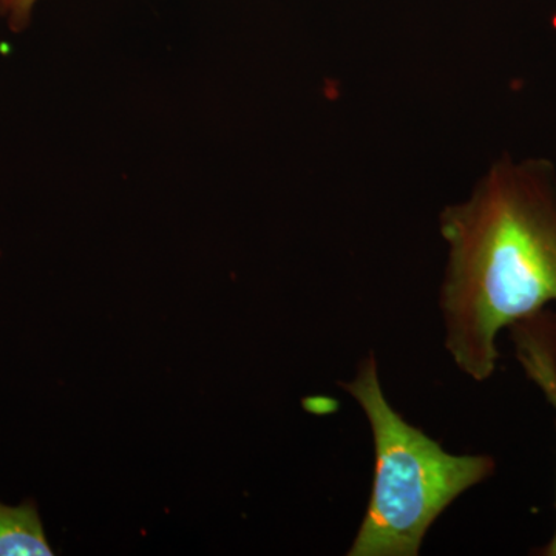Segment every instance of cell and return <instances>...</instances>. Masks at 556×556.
Returning a JSON list of instances; mask_svg holds the SVG:
<instances>
[{
  "label": "cell",
  "instance_id": "5",
  "mask_svg": "<svg viewBox=\"0 0 556 556\" xmlns=\"http://www.w3.org/2000/svg\"><path fill=\"white\" fill-rule=\"evenodd\" d=\"M36 2L38 0H0V16L5 17L11 30L24 31L30 24Z\"/></svg>",
  "mask_w": 556,
  "mask_h": 556
},
{
  "label": "cell",
  "instance_id": "4",
  "mask_svg": "<svg viewBox=\"0 0 556 556\" xmlns=\"http://www.w3.org/2000/svg\"><path fill=\"white\" fill-rule=\"evenodd\" d=\"M38 506L25 501L11 507L0 503V556H51Z\"/></svg>",
  "mask_w": 556,
  "mask_h": 556
},
{
  "label": "cell",
  "instance_id": "3",
  "mask_svg": "<svg viewBox=\"0 0 556 556\" xmlns=\"http://www.w3.org/2000/svg\"><path fill=\"white\" fill-rule=\"evenodd\" d=\"M515 357L544 394L555 412L556 427V313L543 309L508 328ZM540 556H556V529L546 546L533 552Z\"/></svg>",
  "mask_w": 556,
  "mask_h": 556
},
{
  "label": "cell",
  "instance_id": "2",
  "mask_svg": "<svg viewBox=\"0 0 556 556\" xmlns=\"http://www.w3.org/2000/svg\"><path fill=\"white\" fill-rule=\"evenodd\" d=\"M367 417L375 477L348 556H417L428 530L453 503L496 471L490 455H453L388 402L378 361L368 354L342 383Z\"/></svg>",
  "mask_w": 556,
  "mask_h": 556
},
{
  "label": "cell",
  "instance_id": "1",
  "mask_svg": "<svg viewBox=\"0 0 556 556\" xmlns=\"http://www.w3.org/2000/svg\"><path fill=\"white\" fill-rule=\"evenodd\" d=\"M448 262L444 343L475 382L495 375L504 329L556 303V188L543 161H501L471 199L441 215Z\"/></svg>",
  "mask_w": 556,
  "mask_h": 556
}]
</instances>
